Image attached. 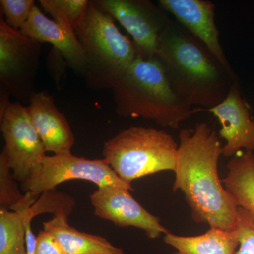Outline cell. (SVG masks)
I'll return each instance as SVG.
<instances>
[{
	"instance_id": "cell-1",
	"label": "cell",
	"mask_w": 254,
	"mask_h": 254,
	"mask_svg": "<svg viewBox=\"0 0 254 254\" xmlns=\"http://www.w3.org/2000/svg\"><path fill=\"white\" fill-rule=\"evenodd\" d=\"M174 192L181 190L196 223L210 228L232 231L236 226L238 207L219 177L221 143L208 124L198 123L193 130L182 129Z\"/></svg>"
},
{
	"instance_id": "cell-2",
	"label": "cell",
	"mask_w": 254,
	"mask_h": 254,
	"mask_svg": "<svg viewBox=\"0 0 254 254\" xmlns=\"http://www.w3.org/2000/svg\"><path fill=\"white\" fill-rule=\"evenodd\" d=\"M156 58L174 90L191 107L214 108L225 99L237 81L204 47L171 19L160 36Z\"/></svg>"
},
{
	"instance_id": "cell-3",
	"label": "cell",
	"mask_w": 254,
	"mask_h": 254,
	"mask_svg": "<svg viewBox=\"0 0 254 254\" xmlns=\"http://www.w3.org/2000/svg\"><path fill=\"white\" fill-rule=\"evenodd\" d=\"M111 90L115 112L123 118L147 119L177 129L194 113L174 90L156 58L138 55Z\"/></svg>"
},
{
	"instance_id": "cell-4",
	"label": "cell",
	"mask_w": 254,
	"mask_h": 254,
	"mask_svg": "<svg viewBox=\"0 0 254 254\" xmlns=\"http://www.w3.org/2000/svg\"><path fill=\"white\" fill-rule=\"evenodd\" d=\"M75 33L86 58L83 78L91 89L111 90L138 56L133 42L95 1H90Z\"/></svg>"
},
{
	"instance_id": "cell-5",
	"label": "cell",
	"mask_w": 254,
	"mask_h": 254,
	"mask_svg": "<svg viewBox=\"0 0 254 254\" xmlns=\"http://www.w3.org/2000/svg\"><path fill=\"white\" fill-rule=\"evenodd\" d=\"M179 145L163 130L131 126L107 141L103 155L114 172L131 184L164 170L175 171Z\"/></svg>"
},
{
	"instance_id": "cell-6",
	"label": "cell",
	"mask_w": 254,
	"mask_h": 254,
	"mask_svg": "<svg viewBox=\"0 0 254 254\" xmlns=\"http://www.w3.org/2000/svg\"><path fill=\"white\" fill-rule=\"evenodd\" d=\"M41 43L10 28L0 16V81L9 95L29 103L36 92Z\"/></svg>"
},
{
	"instance_id": "cell-7",
	"label": "cell",
	"mask_w": 254,
	"mask_h": 254,
	"mask_svg": "<svg viewBox=\"0 0 254 254\" xmlns=\"http://www.w3.org/2000/svg\"><path fill=\"white\" fill-rule=\"evenodd\" d=\"M81 180L93 182L98 187L118 186L134 190L131 184L123 181L103 159L89 160L73 155H46L40 168L27 180L21 184L26 193L39 197L42 193L56 189L68 180Z\"/></svg>"
},
{
	"instance_id": "cell-8",
	"label": "cell",
	"mask_w": 254,
	"mask_h": 254,
	"mask_svg": "<svg viewBox=\"0 0 254 254\" xmlns=\"http://www.w3.org/2000/svg\"><path fill=\"white\" fill-rule=\"evenodd\" d=\"M0 130L6 145L13 175L21 184L41 167L46 150L31 123L27 107L9 102L0 110Z\"/></svg>"
},
{
	"instance_id": "cell-9",
	"label": "cell",
	"mask_w": 254,
	"mask_h": 254,
	"mask_svg": "<svg viewBox=\"0 0 254 254\" xmlns=\"http://www.w3.org/2000/svg\"><path fill=\"white\" fill-rule=\"evenodd\" d=\"M133 38L138 55L156 58L159 41L170 18L149 0H94Z\"/></svg>"
},
{
	"instance_id": "cell-10",
	"label": "cell",
	"mask_w": 254,
	"mask_h": 254,
	"mask_svg": "<svg viewBox=\"0 0 254 254\" xmlns=\"http://www.w3.org/2000/svg\"><path fill=\"white\" fill-rule=\"evenodd\" d=\"M90 200L95 216L109 220L117 226L136 227L152 240L169 232L160 223V218L145 210L125 187H98L90 195Z\"/></svg>"
},
{
	"instance_id": "cell-11",
	"label": "cell",
	"mask_w": 254,
	"mask_h": 254,
	"mask_svg": "<svg viewBox=\"0 0 254 254\" xmlns=\"http://www.w3.org/2000/svg\"><path fill=\"white\" fill-rule=\"evenodd\" d=\"M158 6L170 13L201 43L232 79L238 81L220 41L215 21V4L207 0H159Z\"/></svg>"
},
{
	"instance_id": "cell-12",
	"label": "cell",
	"mask_w": 254,
	"mask_h": 254,
	"mask_svg": "<svg viewBox=\"0 0 254 254\" xmlns=\"http://www.w3.org/2000/svg\"><path fill=\"white\" fill-rule=\"evenodd\" d=\"M206 110L221 125L219 134L226 141L222 148L224 156H237L243 149L254 151V119L250 105L241 93L239 81L232 84L223 101Z\"/></svg>"
},
{
	"instance_id": "cell-13",
	"label": "cell",
	"mask_w": 254,
	"mask_h": 254,
	"mask_svg": "<svg viewBox=\"0 0 254 254\" xmlns=\"http://www.w3.org/2000/svg\"><path fill=\"white\" fill-rule=\"evenodd\" d=\"M31 123L46 152L54 155L71 153L75 138L66 117L58 110L48 92H36L27 106Z\"/></svg>"
},
{
	"instance_id": "cell-14",
	"label": "cell",
	"mask_w": 254,
	"mask_h": 254,
	"mask_svg": "<svg viewBox=\"0 0 254 254\" xmlns=\"http://www.w3.org/2000/svg\"><path fill=\"white\" fill-rule=\"evenodd\" d=\"M19 31L41 44L48 43L53 45V48L63 55L68 67L83 77L86 72V58L74 31L50 19L36 6Z\"/></svg>"
},
{
	"instance_id": "cell-15",
	"label": "cell",
	"mask_w": 254,
	"mask_h": 254,
	"mask_svg": "<svg viewBox=\"0 0 254 254\" xmlns=\"http://www.w3.org/2000/svg\"><path fill=\"white\" fill-rule=\"evenodd\" d=\"M67 215L58 214L43 222V230L52 234L66 254H125L104 237L78 231L68 222Z\"/></svg>"
},
{
	"instance_id": "cell-16",
	"label": "cell",
	"mask_w": 254,
	"mask_h": 254,
	"mask_svg": "<svg viewBox=\"0 0 254 254\" xmlns=\"http://www.w3.org/2000/svg\"><path fill=\"white\" fill-rule=\"evenodd\" d=\"M163 240L176 250L172 254H235L240 245L236 230L216 228H210L197 236H180L168 232Z\"/></svg>"
},
{
	"instance_id": "cell-17",
	"label": "cell",
	"mask_w": 254,
	"mask_h": 254,
	"mask_svg": "<svg viewBox=\"0 0 254 254\" xmlns=\"http://www.w3.org/2000/svg\"><path fill=\"white\" fill-rule=\"evenodd\" d=\"M227 176L222 180L227 193L238 208L254 216V154L246 151L227 165Z\"/></svg>"
},
{
	"instance_id": "cell-18",
	"label": "cell",
	"mask_w": 254,
	"mask_h": 254,
	"mask_svg": "<svg viewBox=\"0 0 254 254\" xmlns=\"http://www.w3.org/2000/svg\"><path fill=\"white\" fill-rule=\"evenodd\" d=\"M0 209V254H28L26 213Z\"/></svg>"
},
{
	"instance_id": "cell-19",
	"label": "cell",
	"mask_w": 254,
	"mask_h": 254,
	"mask_svg": "<svg viewBox=\"0 0 254 254\" xmlns=\"http://www.w3.org/2000/svg\"><path fill=\"white\" fill-rule=\"evenodd\" d=\"M6 150L0 154V209L16 211L25 205H32L38 199L31 193L23 195L18 189Z\"/></svg>"
},
{
	"instance_id": "cell-20",
	"label": "cell",
	"mask_w": 254,
	"mask_h": 254,
	"mask_svg": "<svg viewBox=\"0 0 254 254\" xmlns=\"http://www.w3.org/2000/svg\"><path fill=\"white\" fill-rule=\"evenodd\" d=\"M42 8L60 26L75 32L90 0H40Z\"/></svg>"
},
{
	"instance_id": "cell-21",
	"label": "cell",
	"mask_w": 254,
	"mask_h": 254,
	"mask_svg": "<svg viewBox=\"0 0 254 254\" xmlns=\"http://www.w3.org/2000/svg\"><path fill=\"white\" fill-rule=\"evenodd\" d=\"M75 206L76 201L71 195L58 191L56 189L47 190L26 211V220L31 222L37 215L48 213H53V215L64 214L69 216Z\"/></svg>"
},
{
	"instance_id": "cell-22",
	"label": "cell",
	"mask_w": 254,
	"mask_h": 254,
	"mask_svg": "<svg viewBox=\"0 0 254 254\" xmlns=\"http://www.w3.org/2000/svg\"><path fill=\"white\" fill-rule=\"evenodd\" d=\"M0 5L5 23L10 28L20 31L27 22L36 3L33 0H1Z\"/></svg>"
},
{
	"instance_id": "cell-23",
	"label": "cell",
	"mask_w": 254,
	"mask_h": 254,
	"mask_svg": "<svg viewBox=\"0 0 254 254\" xmlns=\"http://www.w3.org/2000/svg\"><path fill=\"white\" fill-rule=\"evenodd\" d=\"M238 250L235 254H254V216L245 209L238 208L236 226Z\"/></svg>"
},
{
	"instance_id": "cell-24",
	"label": "cell",
	"mask_w": 254,
	"mask_h": 254,
	"mask_svg": "<svg viewBox=\"0 0 254 254\" xmlns=\"http://www.w3.org/2000/svg\"><path fill=\"white\" fill-rule=\"evenodd\" d=\"M47 66L50 76L55 82L58 91L62 89L64 81H66V68L68 67V64L63 55L55 48H52L47 60Z\"/></svg>"
},
{
	"instance_id": "cell-25",
	"label": "cell",
	"mask_w": 254,
	"mask_h": 254,
	"mask_svg": "<svg viewBox=\"0 0 254 254\" xmlns=\"http://www.w3.org/2000/svg\"><path fill=\"white\" fill-rule=\"evenodd\" d=\"M35 254H66L56 239L46 230H41L36 237Z\"/></svg>"
}]
</instances>
